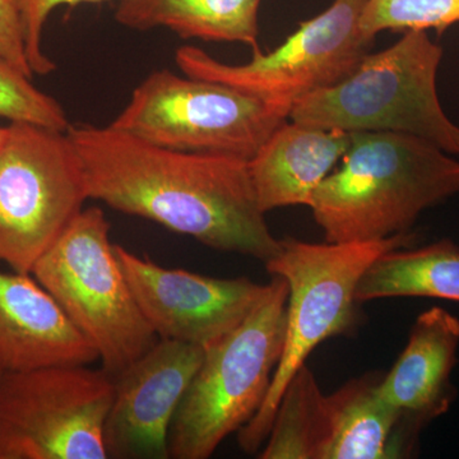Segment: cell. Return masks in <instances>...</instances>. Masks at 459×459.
Here are the masks:
<instances>
[{
	"label": "cell",
	"mask_w": 459,
	"mask_h": 459,
	"mask_svg": "<svg viewBox=\"0 0 459 459\" xmlns=\"http://www.w3.org/2000/svg\"><path fill=\"white\" fill-rule=\"evenodd\" d=\"M66 134L89 199L219 252L264 264L279 255L280 240L265 221L247 161L157 147L111 126L71 124Z\"/></svg>",
	"instance_id": "1"
},
{
	"label": "cell",
	"mask_w": 459,
	"mask_h": 459,
	"mask_svg": "<svg viewBox=\"0 0 459 459\" xmlns=\"http://www.w3.org/2000/svg\"><path fill=\"white\" fill-rule=\"evenodd\" d=\"M350 134L341 165L310 205L328 243L410 232L424 211L458 195L459 161L437 144L403 133Z\"/></svg>",
	"instance_id": "2"
},
{
	"label": "cell",
	"mask_w": 459,
	"mask_h": 459,
	"mask_svg": "<svg viewBox=\"0 0 459 459\" xmlns=\"http://www.w3.org/2000/svg\"><path fill=\"white\" fill-rule=\"evenodd\" d=\"M416 240L412 231L355 243L280 240L279 255L264 265L289 287L285 343L261 409L238 431L244 452L255 455L262 448L290 379L313 350L358 325L356 289L371 263L389 250L413 247Z\"/></svg>",
	"instance_id": "3"
},
{
	"label": "cell",
	"mask_w": 459,
	"mask_h": 459,
	"mask_svg": "<svg viewBox=\"0 0 459 459\" xmlns=\"http://www.w3.org/2000/svg\"><path fill=\"white\" fill-rule=\"evenodd\" d=\"M443 56L428 31L410 30L392 47L367 54L336 86L299 100L289 119L346 133H403L457 156L459 126L437 90Z\"/></svg>",
	"instance_id": "4"
},
{
	"label": "cell",
	"mask_w": 459,
	"mask_h": 459,
	"mask_svg": "<svg viewBox=\"0 0 459 459\" xmlns=\"http://www.w3.org/2000/svg\"><path fill=\"white\" fill-rule=\"evenodd\" d=\"M247 318L205 347L169 431V458L207 459L261 409L282 355L289 287L272 276Z\"/></svg>",
	"instance_id": "5"
},
{
	"label": "cell",
	"mask_w": 459,
	"mask_h": 459,
	"mask_svg": "<svg viewBox=\"0 0 459 459\" xmlns=\"http://www.w3.org/2000/svg\"><path fill=\"white\" fill-rule=\"evenodd\" d=\"M31 274L89 341L111 377L160 340L135 301L101 208L81 211Z\"/></svg>",
	"instance_id": "6"
},
{
	"label": "cell",
	"mask_w": 459,
	"mask_h": 459,
	"mask_svg": "<svg viewBox=\"0 0 459 459\" xmlns=\"http://www.w3.org/2000/svg\"><path fill=\"white\" fill-rule=\"evenodd\" d=\"M286 120L289 113L244 91L161 69L108 126L157 147L249 162Z\"/></svg>",
	"instance_id": "7"
},
{
	"label": "cell",
	"mask_w": 459,
	"mask_h": 459,
	"mask_svg": "<svg viewBox=\"0 0 459 459\" xmlns=\"http://www.w3.org/2000/svg\"><path fill=\"white\" fill-rule=\"evenodd\" d=\"M89 199L66 132L9 123L0 144V262L31 273Z\"/></svg>",
	"instance_id": "8"
},
{
	"label": "cell",
	"mask_w": 459,
	"mask_h": 459,
	"mask_svg": "<svg viewBox=\"0 0 459 459\" xmlns=\"http://www.w3.org/2000/svg\"><path fill=\"white\" fill-rule=\"evenodd\" d=\"M368 0H333L304 21L276 49L253 53L243 65H229L193 45L175 53L181 74L228 84L290 114L295 102L336 86L358 68L376 39L360 29Z\"/></svg>",
	"instance_id": "9"
},
{
	"label": "cell",
	"mask_w": 459,
	"mask_h": 459,
	"mask_svg": "<svg viewBox=\"0 0 459 459\" xmlns=\"http://www.w3.org/2000/svg\"><path fill=\"white\" fill-rule=\"evenodd\" d=\"M115 379L89 365L4 371L0 459H107L104 428Z\"/></svg>",
	"instance_id": "10"
},
{
	"label": "cell",
	"mask_w": 459,
	"mask_h": 459,
	"mask_svg": "<svg viewBox=\"0 0 459 459\" xmlns=\"http://www.w3.org/2000/svg\"><path fill=\"white\" fill-rule=\"evenodd\" d=\"M115 252L141 312L161 340L205 349L240 325L270 286L161 267L120 246Z\"/></svg>",
	"instance_id": "11"
},
{
	"label": "cell",
	"mask_w": 459,
	"mask_h": 459,
	"mask_svg": "<svg viewBox=\"0 0 459 459\" xmlns=\"http://www.w3.org/2000/svg\"><path fill=\"white\" fill-rule=\"evenodd\" d=\"M204 356V347L160 338L114 377L104 428L108 458H169L172 419Z\"/></svg>",
	"instance_id": "12"
},
{
	"label": "cell",
	"mask_w": 459,
	"mask_h": 459,
	"mask_svg": "<svg viewBox=\"0 0 459 459\" xmlns=\"http://www.w3.org/2000/svg\"><path fill=\"white\" fill-rule=\"evenodd\" d=\"M98 352L31 273L0 271V367L90 365Z\"/></svg>",
	"instance_id": "13"
},
{
	"label": "cell",
	"mask_w": 459,
	"mask_h": 459,
	"mask_svg": "<svg viewBox=\"0 0 459 459\" xmlns=\"http://www.w3.org/2000/svg\"><path fill=\"white\" fill-rule=\"evenodd\" d=\"M459 319L433 307L420 314L409 342L379 383V394L419 431L451 409L457 397L452 371L457 364Z\"/></svg>",
	"instance_id": "14"
},
{
	"label": "cell",
	"mask_w": 459,
	"mask_h": 459,
	"mask_svg": "<svg viewBox=\"0 0 459 459\" xmlns=\"http://www.w3.org/2000/svg\"><path fill=\"white\" fill-rule=\"evenodd\" d=\"M351 134L298 122H283L250 160V177L264 213L290 205H312L320 184L334 170Z\"/></svg>",
	"instance_id": "15"
},
{
	"label": "cell",
	"mask_w": 459,
	"mask_h": 459,
	"mask_svg": "<svg viewBox=\"0 0 459 459\" xmlns=\"http://www.w3.org/2000/svg\"><path fill=\"white\" fill-rule=\"evenodd\" d=\"M382 377L367 374L325 395V434L319 459L401 457L398 428L406 422L380 395Z\"/></svg>",
	"instance_id": "16"
},
{
	"label": "cell",
	"mask_w": 459,
	"mask_h": 459,
	"mask_svg": "<svg viewBox=\"0 0 459 459\" xmlns=\"http://www.w3.org/2000/svg\"><path fill=\"white\" fill-rule=\"evenodd\" d=\"M262 0H119L115 20L135 31L164 29L190 40L259 48Z\"/></svg>",
	"instance_id": "17"
},
{
	"label": "cell",
	"mask_w": 459,
	"mask_h": 459,
	"mask_svg": "<svg viewBox=\"0 0 459 459\" xmlns=\"http://www.w3.org/2000/svg\"><path fill=\"white\" fill-rule=\"evenodd\" d=\"M385 298H435L459 303V246L443 238L380 255L359 281L356 300L360 304Z\"/></svg>",
	"instance_id": "18"
},
{
	"label": "cell",
	"mask_w": 459,
	"mask_h": 459,
	"mask_svg": "<svg viewBox=\"0 0 459 459\" xmlns=\"http://www.w3.org/2000/svg\"><path fill=\"white\" fill-rule=\"evenodd\" d=\"M325 434V394L304 365L290 379L262 459H319Z\"/></svg>",
	"instance_id": "19"
},
{
	"label": "cell",
	"mask_w": 459,
	"mask_h": 459,
	"mask_svg": "<svg viewBox=\"0 0 459 459\" xmlns=\"http://www.w3.org/2000/svg\"><path fill=\"white\" fill-rule=\"evenodd\" d=\"M459 23V0H368L360 20L365 35L435 30L443 35Z\"/></svg>",
	"instance_id": "20"
},
{
	"label": "cell",
	"mask_w": 459,
	"mask_h": 459,
	"mask_svg": "<svg viewBox=\"0 0 459 459\" xmlns=\"http://www.w3.org/2000/svg\"><path fill=\"white\" fill-rule=\"evenodd\" d=\"M32 77L0 54V117L11 123H29L57 132L71 123L53 96L33 86Z\"/></svg>",
	"instance_id": "21"
},
{
	"label": "cell",
	"mask_w": 459,
	"mask_h": 459,
	"mask_svg": "<svg viewBox=\"0 0 459 459\" xmlns=\"http://www.w3.org/2000/svg\"><path fill=\"white\" fill-rule=\"evenodd\" d=\"M108 0H14L25 38L26 56L33 74L48 75L56 69L54 60L42 49V35L48 18L60 5L101 3Z\"/></svg>",
	"instance_id": "22"
},
{
	"label": "cell",
	"mask_w": 459,
	"mask_h": 459,
	"mask_svg": "<svg viewBox=\"0 0 459 459\" xmlns=\"http://www.w3.org/2000/svg\"><path fill=\"white\" fill-rule=\"evenodd\" d=\"M0 54L33 77L27 60L22 23L14 0H0Z\"/></svg>",
	"instance_id": "23"
},
{
	"label": "cell",
	"mask_w": 459,
	"mask_h": 459,
	"mask_svg": "<svg viewBox=\"0 0 459 459\" xmlns=\"http://www.w3.org/2000/svg\"><path fill=\"white\" fill-rule=\"evenodd\" d=\"M5 133H7V126H0V144H2L3 140H4Z\"/></svg>",
	"instance_id": "24"
},
{
	"label": "cell",
	"mask_w": 459,
	"mask_h": 459,
	"mask_svg": "<svg viewBox=\"0 0 459 459\" xmlns=\"http://www.w3.org/2000/svg\"><path fill=\"white\" fill-rule=\"evenodd\" d=\"M3 373H4V370L2 369V367H0V377H2Z\"/></svg>",
	"instance_id": "25"
}]
</instances>
